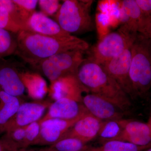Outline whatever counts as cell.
<instances>
[{
	"mask_svg": "<svg viewBox=\"0 0 151 151\" xmlns=\"http://www.w3.org/2000/svg\"><path fill=\"white\" fill-rule=\"evenodd\" d=\"M118 121L123 131L115 140L128 142L139 146L151 144V128L147 123L124 119Z\"/></svg>",
	"mask_w": 151,
	"mask_h": 151,
	"instance_id": "obj_13",
	"label": "cell"
},
{
	"mask_svg": "<svg viewBox=\"0 0 151 151\" xmlns=\"http://www.w3.org/2000/svg\"><path fill=\"white\" fill-rule=\"evenodd\" d=\"M40 129V125L38 121L26 126L24 148H27L29 146L33 145L39 134Z\"/></svg>",
	"mask_w": 151,
	"mask_h": 151,
	"instance_id": "obj_25",
	"label": "cell"
},
{
	"mask_svg": "<svg viewBox=\"0 0 151 151\" xmlns=\"http://www.w3.org/2000/svg\"><path fill=\"white\" fill-rule=\"evenodd\" d=\"M87 144L76 138H63L51 147L58 151H81L86 147Z\"/></svg>",
	"mask_w": 151,
	"mask_h": 151,
	"instance_id": "obj_22",
	"label": "cell"
},
{
	"mask_svg": "<svg viewBox=\"0 0 151 151\" xmlns=\"http://www.w3.org/2000/svg\"><path fill=\"white\" fill-rule=\"evenodd\" d=\"M51 94L55 100L67 98L82 103V93L89 92L78 81L77 76L72 75L61 78L50 86Z\"/></svg>",
	"mask_w": 151,
	"mask_h": 151,
	"instance_id": "obj_17",
	"label": "cell"
},
{
	"mask_svg": "<svg viewBox=\"0 0 151 151\" xmlns=\"http://www.w3.org/2000/svg\"><path fill=\"white\" fill-rule=\"evenodd\" d=\"M88 112L82 103L67 98H60L51 103L47 113L38 121L42 122L51 119L73 120Z\"/></svg>",
	"mask_w": 151,
	"mask_h": 151,
	"instance_id": "obj_11",
	"label": "cell"
},
{
	"mask_svg": "<svg viewBox=\"0 0 151 151\" xmlns=\"http://www.w3.org/2000/svg\"><path fill=\"white\" fill-rule=\"evenodd\" d=\"M123 131L118 120H109L103 122L98 137L104 142L115 140Z\"/></svg>",
	"mask_w": 151,
	"mask_h": 151,
	"instance_id": "obj_21",
	"label": "cell"
},
{
	"mask_svg": "<svg viewBox=\"0 0 151 151\" xmlns=\"http://www.w3.org/2000/svg\"><path fill=\"white\" fill-rule=\"evenodd\" d=\"M77 77L89 93L108 100L124 112L131 107L129 95L101 65L89 58H85L79 66Z\"/></svg>",
	"mask_w": 151,
	"mask_h": 151,
	"instance_id": "obj_2",
	"label": "cell"
},
{
	"mask_svg": "<svg viewBox=\"0 0 151 151\" xmlns=\"http://www.w3.org/2000/svg\"><path fill=\"white\" fill-rule=\"evenodd\" d=\"M141 34L151 39V16H149Z\"/></svg>",
	"mask_w": 151,
	"mask_h": 151,
	"instance_id": "obj_30",
	"label": "cell"
},
{
	"mask_svg": "<svg viewBox=\"0 0 151 151\" xmlns=\"http://www.w3.org/2000/svg\"><path fill=\"white\" fill-rule=\"evenodd\" d=\"M102 123L103 121L87 112L65 132L60 139L76 138L87 144L98 137Z\"/></svg>",
	"mask_w": 151,
	"mask_h": 151,
	"instance_id": "obj_14",
	"label": "cell"
},
{
	"mask_svg": "<svg viewBox=\"0 0 151 151\" xmlns=\"http://www.w3.org/2000/svg\"><path fill=\"white\" fill-rule=\"evenodd\" d=\"M82 116L73 120L51 119L42 122L39 134L33 145H54Z\"/></svg>",
	"mask_w": 151,
	"mask_h": 151,
	"instance_id": "obj_12",
	"label": "cell"
},
{
	"mask_svg": "<svg viewBox=\"0 0 151 151\" xmlns=\"http://www.w3.org/2000/svg\"><path fill=\"white\" fill-rule=\"evenodd\" d=\"M129 77L134 97L151 88V39L138 33L132 45Z\"/></svg>",
	"mask_w": 151,
	"mask_h": 151,
	"instance_id": "obj_3",
	"label": "cell"
},
{
	"mask_svg": "<svg viewBox=\"0 0 151 151\" xmlns=\"http://www.w3.org/2000/svg\"><path fill=\"white\" fill-rule=\"evenodd\" d=\"M145 15L151 16V0H135Z\"/></svg>",
	"mask_w": 151,
	"mask_h": 151,
	"instance_id": "obj_29",
	"label": "cell"
},
{
	"mask_svg": "<svg viewBox=\"0 0 151 151\" xmlns=\"http://www.w3.org/2000/svg\"><path fill=\"white\" fill-rule=\"evenodd\" d=\"M133 43L119 56L101 65L105 72L118 83L124 92L132 97H134L130 81L129 72Z\"/></svg>",
	"mask_w": 151,
	"mask_h": 151,
	"instance_id": "obj_7",
	"label": "cell"
},
{
	"mask_svg": "<svg viewBox=\"0 0 151 151\" xmlns=\"http://www.w3.org/2000/svg\"><path fill=\"white\" fill-rule=\"evenodd\" d=\"M29 30L43 35L58 38L68 37L71 35L63 29L55 21L41 12H35L28 22Z\"/></svg>",
	"mask_w": 151,
	"mask_h": 151,
	"instance_id": "obj_16",
	"label": "cell"
},
{
	"mask_svg": "<svg viewBox=\"0 0 151 151\" xmlns=\"http://www.w3.org/2000/svg\"><path fill=\"white\" fill-rule=\"evenodd\" d=\"M82 103L90 114L103 122L122 119L125 115L113 103L92 93L83 96Z\"/></svg>",
	"mask_w": 151,
	"mask_h": 151,
	"instance_id": "obj_10",
	"label": "cell"
},
{
	"mask_svg": "<svg viewBox=\"0 0 151 151\" xmlns=\"http://www.w3.org/2000/svg\"><path fill=\"white\" fill-rule=\"evenodd\" d=\"M17 47L15 55L32 68L42 60L60 52L89 49V43L71 35L58 38L43 35L29 30L21 29L17 33Z\"/></svg>",
	"mask_w": 151,
	"mask_h": 151,
	"instance_id": "obj_1",
	"label": "cell"
},
{
	"mask_svg": "<svg viewBox=\"0 0 151 151\" xmlns=\"http://www.w3.org/2000/svg\"><path fill=\"white\" fill-rule=\"evenodd\" d=\"M22 103L21 98L7 94L0 88V134L5 133L7 125Z\"/></svg>",
	"mask_w": 151,
	"mask_h": 151,
	"instance_id": "obj_18",
	"label": "cell"
},
{
	"mask_svg": "<svg viewBox=\"0 0 151 151\" xmlns=\"http://www.w3.org/2000/svg\"><path fill=\"white\" fill-rule=\"evenodd\" d=\"M38 4L41 12L47 16L56 13L61 6L58 0H40Z\"/></svg>",
	"mask_w": 151,
	"mask_h": 151,
	"instance_id": "obj_27",
	"label": "cell"
},
{
	"mask_svg": "<svg viewBox=\"0 0 151 151\" xmlns=\"http://www.w3.org/2000/svg\"><path fill=\"white\" fill-rule=\"evenodd\" d=\"M81 151H95L94 150V147H89L87 145L86 146L85 148L83 149Z\"/></svg>",
	"mask_w": 151,
	"mask_h": 151,
	"instance_id": "obj_32",
	"label": "cell"
},
{
	"mask_svg": "<svg viewBox=\"0 0 151 151\" xmlns=\"http://www.w3.org/2000/svg\"><path fill=\"white\" fill-rule=\"evenodd\" d=\"M35 149L29 148V147L27 148L20 149L18 151H35Z\"/></svg>",
	"mask_w": 151,
	"mask_h": 151,
	"instance_id": "obj_33",
	"label": "cell"
},
{
	"mask_svg": "<svg viewBox=\"0 0 151 151\" xmlns=\"http://www.w3.org/2000/svg\"><path fill=\"white\" fill-rule=\"evenodd\" d=\"M17 47V33L0 28V59L14 55Z\"/></svg>",
	"mask_w": 151,
	"mask_h": 151,
	"instance_id": "obj_19",
	"label": "cell"
},
{
	"mask_svg": "<svg viewBox=\"0 0 151 151\" xmlns=\"http://www.w3.org/2000/svg\"><path fill=\"white\" fill-rule=\"evenodd\" d=\"M84 52L73 50L60 52L42 60L33 68L45 76L51 86L61 78L77 76L78 68L85 60Z\"/></svg>",
	"mask_w": 151,
	"mask_h": 151,
	"instance_id": "obj_5",
	"label": "cell"
},
{
	"mask_svg": "<svg viewBox=\"0 0 151 151\" xmlns=\"http://www.w3.org/2000/svg\"><path fill=\"white\" fill-rule=\"evenodd\" d=\"M137 33L122 26L117 31L105 35L93 47L88 58L100 65L104 64L122 54L133 43Z\"/></svg>",
	"mask_w": 151,
	"mask_h": 151,
	"instance_id": "obj_6",
	"label": "cell"
},
{
	"mask_svg": "<svg viewBox=\"0 0 151 151\" xmlns=\"http://www.w3.org/2000/svg\"><path fill=\"white\" fill-rule=\"evenodd\" d=\"M17 146L4 134L0 137V151H18Z\"/></svg>",
	"mask_w": 151,
	"mask_h": 151,
	"instance_id": "obj_28",
	"label": "cell"
},
{
	"mask_svg": "<svg viewBox=\"0 0 151 151\" xmlns=\"http://www.w3.org/2000/svg\"><path fill=\"white\" fill-rule=\"evenodd\" d=\"M121 4V19L123 26L132 32L141 33L149 16L143 13L135 0H124Z\"/></svg>",
	"mask_w": 151,
	"mask_h": 151,
	"instance_id": "obj_15",
	"label": "cell"
},
{
	"mask_svg": "<svg viewBox=\"0 0 151 151\" xmlns=\"http://www.w3.org/2000/svg\"></svg>",
	"mask_w": 151,
	"mask_h": 151,
	"instance_id": "obj_36",
	"label": "cell"
},
{
	"mask_svg": "<svg viewBox=\"0 0 151 151\" xmlns=\"http://www.w3.org/2000/svg\"><path fill=\"white\" fill-rule=\"evenodd\" d=\"M143 151H151V147L147 149V150H145Z\"/></svg>",
	"mask_w": 151,
	"mask_h": 151,
	"instance_id": "obj_35",
	"label": "cell"
},
{
	"mask_svg": "<svg viewBox=\"0 0 151 151\" xmlns=\"http://www.w3.org/2000/svg\"><path fill=\"white\" fill-rule=\"evenodd\" d=\"M147 124H149V126H150V128H151V116L150 118H149L148 122H147Z\"/></svg>",
	"mask_w": 151,
	"mask_h": 151,
	"instance_id": "obj_34",
	"label": "cell"
},
{
	"mask_svg": "<svg viewBox=\"0 0 151 151\" xmlns=\"http://www.w3.org/2000/svg\"><path fill=\"white\" fill-rule=\"evenodd\" d=\"M14 3L19 7L23 19L27 25L29 20L33 14L35 12V9L37 4V0H13Z\"/></svg>",
	"mask_w": 151,
	"mask_h": 151,
	"instance_id": "obj_23",
	"label": "cell"
},
{
	"mask_svg": "<svg viewBox=\"0 0 151 151\" xmlns=\"http://www.w3.org/2000/svg\"><path fill=\"white\" fill-rule=\"evenodd\" d=\"M24 65L13 60L0 59V88L7 94L21 98L26 87L22 78Z\"/></svg>",
	"mask_w": 151,
	"mask_h": 151,
	"instance_id": "obj_8",
	"label": "cell"
},
{
	"mask_svg": "<svg viewBox=\"0 0 151 151\" xmlns=\"http://www.w3.org/2000/svg\"><path fill=\"white\" fill-rule=\"evenodd\" d=\"M0 28L15 33H17L22 29L14 21L8 11L1 6H0Z\"/></svg>",
	"mask_w": 151,
	"mask_h": 151,
	"instance_id": "obj_24",
	"label": "cell"
},
{
	"mask_svg": "<svg viewBox=\"0 0 151 151\" xmlns=\"http://www.w3.org/2000/svg\"><path fill=\"white\" fill-rule=\"evenodd\" d=\"M35 151H58L51 146L39 149H36Z\"/></svg>",
	"mask_w": 151,
	"mask_h": 151,
	"instance_id": "obj_31",
	"label": "cell"
},
{
	"mask_svg": "<svg viewBox=\"0 0 151 151\" xmlns=\"http://www.w3.org/2000/svg\"><path fill=\"white\" fill-rule=\"evenodd\" d=\"M51 104L48 101L41 100L22 103L16 113L7 125L5 132L19 127H26L39 121Z\"/></svg>",
	"mask_w": 151,
	"mask_h": 151,
	"instance_id": "obj_9",
	"label": "cell"
},
{
	"mask_svg": "<svg viewBox=\"0 0 151 151\" xmlns=\"http://www.w3.org/2000/svg\"><path fill=\"white\" fill-rule=\"evenodd\" d=\"M26 127H19L13 129L6 132L4 134L14 143L19 148H24Z\"/></svg>",
	"mask_w": 151,
	"mask_h": 151,
	"instance_id": "obj_26",
	"label": "cell"
},
{
	"mask_svg": "<svg viewBox=\"0 0 151 151\" xmlns=\"http://www.w3.org/2000/svg\"><path fill=\"white\" fill-rule=\"evenodd\" d=\"M95 151H143L151 147V144L139 146L128 142L112 140L104 142L100 147H94Z\"/></svg>",
	"mask_w": 151,
	"mask_h": 151,
	"instance_id": "obj_20",
	"label": "cell"
},
{
	"mask_svg": "<svg viewBox=\"0 0 151 151\" xmlns=\"http://www.w3.org/2000/svg\"><path fill=\"white\" fill-rule=\"evenodd\" d=\"M94 1L65 0L55 19L63 29L70 34H81L93 31L94 24L91 15Z\"/></svg>",
	"mask_w": 151,
	"mask_h": 151,
	"instance_id": "obj_4",
	"label": "cell"
}]
</instances>
